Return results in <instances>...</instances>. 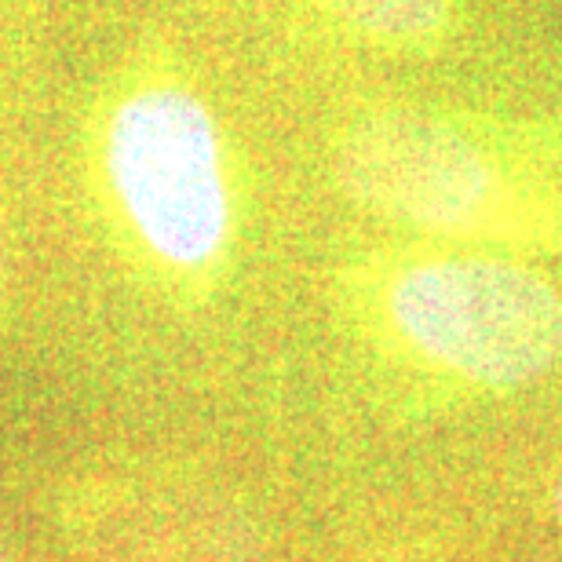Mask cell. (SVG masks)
<instances>
[{"label":"cell","instance_id":"52a82bcc","mask_svg":"<svg viewBox=\"0 0 562 562\" xmlns=\"http://www.w3.org/2000/svg\"><path fill=\"white\" fill-rule=\"evenodd\" d=\"M0 562H8V559H4V552H0Z\"/></svg>","mask_w":562,"mask_h":562},{"label":"cell","instance_id":"8992f818","mask_svg":"<svg viewBox=\"0 0 562 562\" xmlns=\"http://www.w3.org/2000/svg\"><path fill=\"white\" fill-rule=\"evenodd\" d=\"M555 512H559V519H562V475L555 482Z\"/></svg>","mask_w":562,"mask_h":562},{"label":"cell","instance_id":"5b68a950","mask_svg":"<svg viewBox=\"0 0 562 562\" xmlns=\"http://www.w3.org/2000/svg\"><path fill=\"white\" fill-rule=\"evenodd\" d=\"M8 278V241H4V220H0V289H4Z\"/></svg>","mask_w":562,"mask_h":562},{"label":"cell","instance_id":"3957f363","mask_svg":"<svg viewBox=\"0 0 562 562\" xmlns=\"http://www.w3.org/2000/svg\"><path fill=\"white\" fill-rule=\"evenodd\" d=\"M106 172L121 212L157 260L201 271L227 245L231 194L209 106L179 85H146L110 114Z\"/></svg>","mask_w":562,"mask_h":562},{"label":"cell","instance_id":"6da1fadb","mask_svg":"<svg viewBox=\"0 0 562 562\" xmlns=\"http://www.w3.org/2000/svg\"><path fill=\"white\" fill-rule=\"evenodd\" d=\"M336 183L376 216L442 238L559 245L562 205L471 132L431 114L366 117L336 150Z\"/></svg>","mask_w":562,"mask_h":562},{"label":"cell","instance_id":"277c9868","mask_svg":"<svg viewBox=\"0 0 562 562\" xmlns=\"http://www.w3.org/2000/svg\"><path fill=\"white\" fill-rule=\"evenodd\" d=\"M358 37L398 52H431L453 30V0H314Z\"/></svg>","mask_w":562,"mask_h":562},{"label":"cell","instance_id":"7a4b0ae2","mask_svg":"<svg viewBox=\"0 0 562 562\" xmlns=\"http://www.w3.org/2000/svg\"><path fill=\"white\" fill-rule=\"evenodd\" d=\"M395 333L442 373L490 391L530 387L562 366V292L501 256H431L391 278Z\"/></svg>","mask_w":562,"mask_h":562}]
</instances>
